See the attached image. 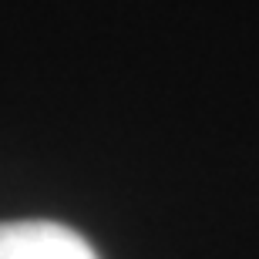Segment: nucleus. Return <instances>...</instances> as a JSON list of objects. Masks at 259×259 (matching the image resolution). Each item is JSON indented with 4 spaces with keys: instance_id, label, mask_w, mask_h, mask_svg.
Masks as SVG:
<instances>
[{
    "instance_id": "f257e3e1",
    "label": "nucleus",
    "mask_w": 259,
    "mask_h": 259,
    "mask_svg": "<svg viewBox=\"0 0 259 259\" xmlns=\"http://www.w3.org/2000/svg\"><path fill=\"white\" fill-rule=\"evenodd\" d=\"M0 259H98V252L71 226L20 219L0 222Z\"/></svg>"
}]
</instances>
